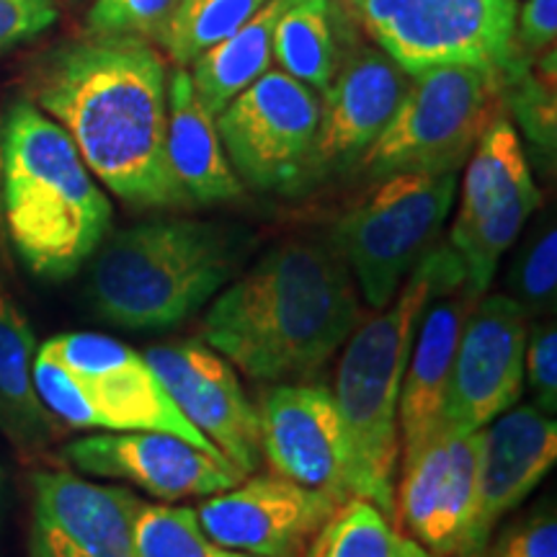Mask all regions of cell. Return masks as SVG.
Instances as JSON below:
<instances>
[{"mask_svg": "<svg viewBox=\"0 0 557 557\" xmlns=\"http://www.w3.org/2000/svg\"><path fill=\"white\" fill-rule=\"evenodd\" d=\"M32 101L78 148L101 186L143 209H186L165 150L169 65L152 41L86 37L41 60Z\"/></svg>", "mask_w": 557, "mask_h": 557, "instance_id": "6da1fadb", "label": "cell"}, {"mask_svg": "<svg viewBox=\"0 0 557 557\" xmlns=\"http://www.w3.org/2000/svg\"><path fill=\"white\" fill-rule=\"evenodd\" d=\"M359 325L354 276L331 240H287L214 299L207 346L263 382L315 374Z\"/></svg>", "mask_w": 557, "mask_h": 557, "instance_id": "7a4b0ae2", "label": "cell"}, {"mask_svg": "<svg viewBox=\"0 0 557 557\" xmlns=\"http://www.w3.org/2000/svg\"><path fill=\"white\" fill-rule=\"evenodd\" d=\"M0 212L34 276L62 282L86 267L111 227V201L78 148L32 99L0 122Z\"/></svg>", "mask_w": 557, "mask_h": 557, "instance_id": "3957f363", "label": "cell"}, {"mask_svg": "<svg viewBox=\"0 0 557 557\" xmlns=\"http://www.w3.org/2000/svg\"><path fill=\"white\" fill-rule=\"evenodd\" d=\"M248 235L222 222L165 218L107 233L90 256L88 297L109 323L160 331L184 323L238 274Z\"/></svg>", "mask_w": 557, "mask_h": 557, "instance_id": "277c9868", "label": "cell"}, {"mask_svg": "<svg viewBox=\"0 0 557 557\" xmlns=\"http://www.w3.org/2000/svg\"><path fill=\"white\" fill-rule=\"evenodd\" d=\"M465 287V267L449 246H431L410 269L393 302L348 338L338 367L336 403L354 457V496L372 500L395 521L400 462L398 403L408 354L423 310L436 292Z\"/></svg>", "mask_w": 557, "mask_h": 557, "instance_id": "5b68a950", "label": "cell"}, {"mask_svg": "<svg viewBox=\"0 0 557 557\" xmlns=\"http://www.w3.org/2000/svg\"><path fill=\"white\" fill-rule=\"evenodd\" d=\"M45 408L73 429L163 431L222 457L186 421L150 361L122 341L60 333L39 346L32 367Z\"/></svg>", "mask_w": 557, "mask_h": 557, "instance_id": "8992f818", "label": "cell"}, {"mask_svg": "<svg viewBox=\"0 0 557 557\" xmlns=\"http://www.w3.org/2000/svg\"><path fill=\"white\" fill-rule=\"evenodd\" d=\"M508 75L496 67L442 65L410 75L393 120L361 158L372 178L421 171L447 173L506 109Z\"/></svg>", "mask_w": 557, "mask_h": 557, "instance_id": "52a82bcc", "label": "cell"}, {"mask_svg": "<svg viewBox=\"0 0 557 557\" xmlns=\"http://www.w3.org/2000/svg\"><path fill=\"white\" fill-rule=\"evenodd\" d=\"M457 186L459 171L393 173L338 220L331 243L369 308H387L403 276L434 246L455 205Z\"/></svg>", "mask_w": 557, "mask_h": 557, "instance_id": "ba28073f", "label": "cell"}, {"mask_svg": "<svg viewBox=\"0 0 557 557\" xmlns=\"http://www.w3.org/2000/svg\"><path fill=\"white\" fill-rule=\"evenodd\" d=\"M519 0H359L369 39L408 75L442 65L524 67L513 47Z\"/></svg>", "mask_w": 557, "mask_h": 557, "instance_id": "9c48e42d", "label": "cell"}, {"mask_svg": "<svg viewBox=\"0 0 557 557\" xmlns=\"http://www.w3.org/2000/svg\"><path fill=\"white\" fill-rule=\"evenodd\" d=\"M540 205L542 194L529 171L524 145L504 111L470 152L449 233V246L462 261L465 287L472 295H485L504 253Z\"/></svg>", "mask_w": 557, "mask_h": 557, "instance_id": "30bf717a", "label": "cell"}, {"mask_svg": "<svg viewBox=\"0 0 557 557\" xmlns=\"http://www.w3.org/2000/svg\"><path fill=\"white\" fill-rule=\"evenodd\" d=\"M318 120V90L282 70H267L214 116L235 176L259 191L308 184Z\"/></svg>", "mask_w": 557, "mask_h": 557, "instance_id": "8fae6325", "label": "cell"}, {"mask_svg": "<svg viewBox=\"0 0 557 557\" xmlns=\"http://www.w3.org/2000/svg\"><path fill=\"white\" fill-rule=\"evenodd\" d=\"M527 310L517 297L478 299L465 320L434 434H472L513 408L524 389Z\"/></svg>", "mask_w": 557, "mask_h": 557, "instance_id": "7c38bea8", "label": "cell"}, {"mask_svg": "<svg viewBox=\"0 0 557 557\" xmlns=\"http://www.w3.org/2000/svg\"><path fill=\"white\" fill-rule=\"evenodd\" d=\"M483 429L472 434H434L403 459L395 517L434 557H465L478 511Z\"/></svg>", "mask_w": 557, "mask_h": 557, "instance_id": "4fadbf2b", "label": "cell"}, {"mask_svg": "<svg viewBox=\"0 0 557 557\" xmlns=\"http://www.w3.org/2000/svg\"><path fill=\"white\" fill-rule=\"evenodd\" d=\"M261 449L276 475L336 500L354 496V457L336 395L318 385H276L263 398Z\"/></svg>", "mask_w": 557, "mask_h": 557, "instance_id": "5bb4252c", "label": "cell"}, {"mask_svg": "<svg viewBox=\"0 0 557 557\" xmlns=\"http://www.w3.org/2000/svg\"><path fill=\"white\" fill-rule=\"evenodd\" d=\"M341 506L329 493L282 475L243 478L197 508L207 537L250 557H295Z\"/></svg>", "mask_w": 557, "mask_h": 557, "instance_id": "9a60e30c", "label": "cell"}, {"mask_svg": "<svg viewBox=\"0 0 557 557\" xmlns=\"http://www.w3.org/2000/svg\"><path fill=\"white\" fill-rule=\"evenodd\" d=\"M410 75L377 45H351L320 94L318 135L308 181L346 173L393 120Z\"/></svg>", "mask_w": 557, "mask_h": 557, "instance_id": "2e32d148", "label": "cell"}, {"mask_svg": "<svg viewBox=\"0 0 557 557\" xmlns=\"http://www.w3.org/2000/svg\"><path fill=\"white\" fill-rule=\"evenodd\" d=\"M145 359L186 421L235 468L253 475L263 462L261 418L233 367L199 341L152 346Z\"/></svg>", "mask_w": 557, "mask_h": 557, "instance_id": "e0dca14e", "label": "cell"}, {"mask_svg": "<svg viewBox=\"0 0 557 557\" xmlns=\"http://www.w3.org/2000/svg\"><path fill=\"white\" fill-rule=\"evenodd\" d=\"M62 457L86 475L127 480L163 500L207 498L246 478L230 459L163 431H109L75 438Z\"/></svg>", "mask_w": 557, "mask_h": 557, "instance_id": "ac0fdd59", "label": "cell"}, {"mask_svg": "<svg viewBox=\"0 0 557 557\" xmlns=\"http://www.w3.org/2000/svg\"><path fill=\"white\" fill-rule=\"evenodd\" d=\"M32 487L29 557H135L139 500L127 487L52 470L37 472Z\"/></svg>", "mask_w": 557, "mask_h": 557, "instance_id": "d6986e66", "label": "cell"}, {"mask_svg": "<svg viewBox=\"0 0 557 557\" xmlns=\"http://www.w3.org/2000/svg\"><path fill=\"white\" fill-rule=\"evenodd\" d=\"M557 459V423L534 406L506 410L483 429L478 511L468 555L485 549L498 521L537 487Z\"/></svg>", "mask_w": 557, "mask_h": 557, "instance_id": "ffe728a7", "label": "cell"}, {"mask_svg": "<svg viewBox=\"0 0 557 557\" xmlns=\"http://www.w3.org/2000/svg\"><path fill=\"white\" fill-rule=\"evenodd\" d=\"M478 297L468 287L436 292L410 346L398 403L400 457H413L434 436L447 398L451 364L465 320Z\"/></svg>", "mask_w": 557, "mask_h": 557, "instance_id": "44dd1931", "label": "cell"}, {"mask_svg": "<svg viewBox=\"0 0 557 557\" xmlns=\"http://www.w3.org/2000/svg\"><path fill=\"white\" fill-rule=\"evenodd\" d=\"M165 150L178 186L191 207L233 201L243 194L240 178L222 148L218 122L199 101L189 67L169 70V127Z\"/></svg>", "mask_w": 557, "mask_h": 557, "instance_id": "7402d4cb", "label": "cell"}, {"mask_svg": "<svg viewBox=\"0 0 557 557\" xmlns=\"http://www.w3.org/2000/svg\"><path fill=\"white\" fill-rule=\"evenodd\" d=\"M34 354L29 320L0 287V434L21 457L45 455L58 436L54 416L34 387Z\"/></svg>", "mask_w": 557, "mask_h": 557, "instance_id": "603a6c76", "label": "cell"}, {"mask_svg": "<svg viewBox=\"0 0 557 557\" xmlns=\"http://www.w3.org/2000/svg\"><path fill=\"white\" fill-rule=\"evenodd\" d=\"M282 5L284 0H267L238 32L209 47L189 65L194 90L212 116L271 67V45Z\"/></svg>", "mask_w": 557, "mask_h": 557, "instance_id": "cb8c5ba5", "label": "cell"}, {"mask_svg": "<svg viewBox=\"0 0 557 557\" xmlns=\"http://www.w3.org/2000/svg\"><path fill=\"white\" fill-rule=\"evenodd\" d=\"M341 16L348 18L331 0H284L274 26L271 60L282 73L323 94L344 58L336 34Z\"/></svg>", "mask_w": 557, "mask_h": 557, "instance_id": "d4e9b609", "label": "cell"}, {"mask_svg": "<svg viewBox=\"0 0 557 557\" xmlns=\"http://www.w3.org/2000/svg\"><path fill=\"white\" fill-rule=\"evenodd\" d=\"M308 557H434L403 534L382 508L367 498H348L310 540Z\"/></svg>", "mask_w": 557, "mask_h": 557, "instance_id": "484cf974", "label": "cell"}, {"mask_svg": "<svg viewBox=\"0 0 557 557\" xmlns=\"http://www.w3.org/2000/svg\"><path fill=\"white\" fill-rule=\"evenodd\" d=\"M263 3L267 0H178L156 45L173 65L189 67L209 47L238 32Z\"/></svg>", "mask_w": 557, "mask_h": 557, "instance_id": "4316f807", "label": "cell"}, {"mask_svg": "<svg viewBox=\"0 0 557 557\" xmlns=\"http://www.w3.org/2000/svg\"><path fill=\"white\" fill-rule=\"evenodd\" d=\"M135 557H250L220 547L199 524L197 508L143 504L135 513Z\"/></svg>", "mask_w": 557, "mask_h": 557, "instance_id": "83f0119b", "label": "cell"}, {"mask_svg": "<svg viewBox=\"0 0 557 557\" xmlns=\"http://www.w3.org/2000/svg\"><path fill=\"white\" fill-rule=\"evenodd\" d=\"M178 0H96L86 16V37L158 41Z\"/></svg>", "mask_w": 557, "mask_h": 557, "instance_id": "f1b7e54d", "label": "cell"}, {"mask_svg": "<svg viewBox=\"0 0 557 557\" xmlns=\"http://www.w3.org/2000/svg\"><path fill=\"white\" fill-rule=\"evenodd\" d=\"M557 284V233L555 227L545 230L527 250L517 269V289L521 305H547L555 297Z\"/></svg>", "mask_w": 557, "mask_h": 557, "instance_id": "f546056e", "label": "cell"}, {"mask_svg": "<svg viewBox=\"0 0 557 557\" xmlns=\"http://www.w3.org/2000/svg\"><path fill=\"white\" fill-rule=\"evenodd\" d=\"M483 557H557V519L553 506L506 529Z\"/></svg>", "mask_w": 557, "mask_h": 557, "instance_id": "4dcf8cb0", "label": "cell"}, {"mask_svg": "<svg viewBox=\"0 0 557 557\" xmlns=\"http://www.w3.org/2000/svg\"><path fill=\"white\" fill-rule=\"evenodd\" d=\"M58 16L54 0H0V54L52 29Z\"/></svg>", "mask_w": 557, "mask_h": 557, "instance_id": "1f68e13d", "label": "cell"}, {"mask_svg": "<svg viewBox=\"0 0 557 557\" xmlns=\"http://www.w3.org/2000/svg\"><path fill=\"white\" fill-rule=\"evenodd\" d=\"M524 380L532 387L537 408L553 416L557 408V331L555 325H540L532 338H527Z\"/></svg>", "mask_w": 557, "mask_h": 557, "instance_id": "d6a6232c", "label": "cell"}, {"mask_svg": "<svg viewBox=\"0 0 557 557\" xmlns=\"http://www.w3.org/2000/svg\"><path fill=\"white\" fill-rule=\"evenodd\" d=\"M557 39V0H527L517 13L513 47L521 60H534L555 50Z\"/></svg>", "mask_w": 557, "mask_h": 557, "instance_id": "836d02e7", "label": "cell"}, {"mask_svg": "<svg viewBox=\"0 0 557 557\" xmlns=\"http://www.w3.org/2000/svg\"><path fill=\"white\" fill-rule=\"evenodd\" d=\"M333 5H336V9L341 11V13H346L348 18H357V5H359V0H331Z\"/></svg>", "mask_w": 557, "mask_h": 557, "instance_id": "e575fe53", "label": "cell"}, {"mask_svg": "<svg viewBox=\"0 0 557 557\" xmlns=\"http://www.w3.org/2000/svg\"><path fill=\"white\" fill-rule=\"evenodd\" d=\"M3 500H5V470L0 465V524H3Z\"/></svg>", "mask_w": 557, "mask_h": 557, "instance_id": "d590c367", "label": "cell"}]
</instances>
